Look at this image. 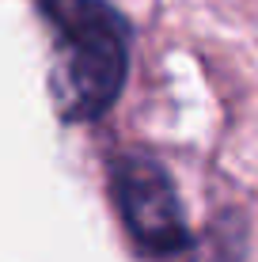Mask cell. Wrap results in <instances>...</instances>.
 <instances>
[{"instance_id": "7a4b0ae2", "label": "cell", "mask_w": 258, "mask_h": 262, "mask_svg": "<svg viewBox=\"0 0 258 262\" xmlns=\"http://www.w3.org/2000/svg\"><path fill=\"white\" fill-rule=\"evenodd\" d=\"M110 186L129 236L145 251L175 255V251L190 247V232H186L175 183L152 156H137V152L118 156L110 167Z\"/></svg>"}, {"instance_id": "6da1fadb", "label": "cell", "mask_w": 258, "mask_h": 262, "mask_svg": "<svg viewBox=\"0 0 258 262\" xmlns=\"http://www.w3.org/2000/svg\"><path fill=\"white\" fill-rule=\"evenodd\" d=\"M53 27L50 92L65 122L99 118L126 84V23L103 0H42Z\"/></svg>"}]
</instances>
